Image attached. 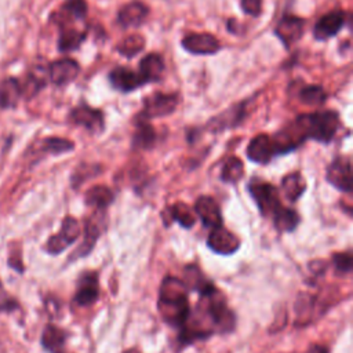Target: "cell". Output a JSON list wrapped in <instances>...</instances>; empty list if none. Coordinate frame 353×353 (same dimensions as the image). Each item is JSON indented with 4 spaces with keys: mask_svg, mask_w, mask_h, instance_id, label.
I'll return each instance as SVG.
<instances>
[{
    "mask_svg": "<svg viewBox=\"0 0 353 353\" xmlns=\"http://www.w3.org/2000/svg\"><path fill=\"white\" fill-rule=\"evenodd\" d=\"M273 224L280 232H292L299 224V215L288 207H284L275 218Z\"/></svg>",
    "mask_w": 353,
    "mask_h": 353,
    "instance_id": "29",
    "label": "cell"
},
{
    "mask_svg": "<svg viewBox=\"0 0 353 353\" xmlns=\"http://www.w3.org/2000/svg\"><path fill=\"white\" fill-rule=\"evenodd\" d=\"M105 229H107L105 210H96L94 214L86 221L83 243L74 251V254L69 258V262L87 257L96 247L98 237L104 233Z\"/></svg>",
    "mask_w": 353,
    "mask_h": 353,
    "instance_id": "3",
    "label": "cell"
},
{
    "mask_svg": "<svg viewBox=\"0 0 353 353\" xmlns=\"http://www.w3.org/2000/svg\"><path fill=\"white\" fill-rule=\"evenodd\" d=\"M299 100L305 105L317 107L325 103L327 94L320 86H306L299 92Z\"/></svg>",
    "mask_w": 353,
    "mask_h": 353,
    "instance_id": "31",
    "label": "cell"
},
{
    "mask_svg": "<svg viewBox=\"0 0 353 353\" xmlns=\"http://www.w3.org/2000/svg\"><path fill=\"white\" fill-rule=\"evenodd\" d=\"M0 288H2V280H0Z\"/></svg>",
    "mask_w": 353,
    "mask_h": 353,
    "instance_id": "40",
    "label": "cell"
},
{
    "mask_svg": "<svg viewBox=\"0 0 353 353\" xmlns=\"http://www.w3.org/2000/svg\"><path fill=\"white\" fill-rule=\"evenodd\" d=\"M9 266L14 270H17L19 273H24V264H23V258H21V253H10L9 255Z\"/></svg>",
    "mask_w": 353,
    "mask_h": 353,
    "instance_id": "36",
    "label": "cell"
},
{
    "mask_svg": "<svg viewBox=\"0 0 353 353\" xmlns=\"http://www.w3.org/2000/svg\"><path fill=\"white\" fill-rule=\"evenodd\" d=\"M184 284L186 286L188 290L196 291L200 295L211 291L213 288H215V284L208 280L203 272L200 270V268H197L196 265H188L184 269Z\"/></svg>",
    "mask_w": 353,
    "mask_h": 353,
    "instance_id": "21",
    "label": "cell"
},
{
    "mask_svg": "<svg viewBox=\"0 0 353 353\" xmlns=\"http://www.w3.org/2000/svg\"><path fill=\"white\" fill-rule=\"evenodd\" d=\"M327 181L341 192H352V167L349 158H336L325 173Z\"/></svg>",
    "mask_w": 353,
    "mask_h": 353,
    "instance_id": "7",
    "label": "cell"
},
{
    "mask_svg": "<svg viewBox=\"0 0 353 353\" xmlns=\"http://www.w3.org/2000/svg\"><path fill=\"white\" fill-rule=\"evenodd\" d=\"M114 192L105 185H96L86 192L85 202L87 206L96 210H107V207L114 202Z\"/></svg>",
    "mask_w": 353,
    "mask_h": 353,
    "instance_id": "23",
    "label": "cell"
},
{
    "mask_svg": "<svg viewBox=\"0 0 353 353\" xmlns=\"http://www.w3.org/2000/svg\"><path fill=\"white\" fill-rule=\"evenodd\" d=\"M281 189H283V193L284 196L287 197L288 202L294 203L297 202L302 193L305 192L306 189V182L303 180V177L298 173V171H294V173H290L287 174L283 180H281Z\"/></svg>",
    "mask_w": 353,
    "mask_h": 353,
    "instance_id": "24",
    "label": "cell"
},
{
    "mask_svg": "<svg viewBox=\"0 0 353 353\" xmlns=\"http://www.w3.org/2000/svg\"><path fill=\"white\" fill-rule=\"evenodd\" d=\"M87 16L86 0H67L63 6V20L76 21L83 20Z\"/></svg>",
    "mask_w": 353,
    "mask_h": 353,
    "instance_id": "30",
    "label": "cell"
},
{
    "mask_svg": "<svg viewBox=\"0 0 353 353\" xmlns=\"http://www.w3.org/2000/svg\"><path fill=\"white\" fill-rule=\"evenodd\" d=\"M19 306V303L13 299V298H8L5 299L2 303H0V310H6V312H13L16 310Z\"/></svg>",
    "mask_w": 353,
    "mask_h": 353,
    "instance_id": "38",
    "label": "cell"
},
{
    "mask_svg": "<svg viewBox=\"0 0 353 353\" xmlns=\"http://www.w3.org/2000/svg\"><path fill=\"white\" fill-rule=\"evenodd\" d=\"M302 353H330L328 346L325 345H320V343H312L305 352Z\"/></svg>",
    "mask_w": 353,
    "mask_h": 353,
    "instance_id": "37",
    "label": "cell"
},
{
    "mask_svg": "<svg viewBox=\"0 0 353 353\" xmlns=\"http://www.w3.org/2000/svg\"><path fill=\"white\" fill-rule=\"evenodd\" d=\"M242 9L246 14L257 17L262 12V0H242Z\"/></svg>",
    "mask_w": 353,
    "mask_h": 353,
    "instance_id": "35",
    "label": "cell"
},
{
    "mask_svg": "<svg viewBox=\"0 0 353 353\" xmlns=\"http://www.w3.org/2000/svg\"><path fill=\"white\" fill-rule=\"evenodd\" d=\"M125 353H140V350H137V349H129V350H126Z\"/></svg>",
    "mask_w": 353,
    "mask_h": 353,
    "instance_id": "39",
    "label": "cell"
},
{
    "mask_svg": "<svg viewBox=\"0 0 353 353\" xmlns=\"http://www.w3.org/2000/svg\"><path fill=\"white\" fill-rule=\"evenodd\" d=\"M243 175H244V166L239 158L232 156L224 163L222 171H221V180L224 182L236 184L243 178Z\"/></svg>",
    "mask_w": 353,
    "mask_h": 353,
    "instance_id": "28",
    "label": "cell"
},
{
    "mask_svg": "<svg viewBox=\"0 0 353 353\" xmlns=\"http://www.w3.org/2000/svg\"><path fill=\"white\" fill-rule=\"evenodd\" d=\"M81 225L76 218L65 217L61 229L57 235H53L46 243V251L52 255H58L72 246L81 236Z\"/></svg>",
    "mask_w": 353,
    "mask_h": 353,
    "instance_id": "5",
    "label": "cell"
},
{
    "mask_svg": "<svg viewBox=\"0 0 353 353\" xmlns=\"http://www.w3.org/2000/svg\"><path fill=\"white\" fill-rule=\"evenodd\" d=\"M332 264L338 273L349 275L352 272V265H353L352 254L350 253H336L332 257Z\"/></svg>",
    "mask_w": 353,
    "mask_h": 353,
    "instance_id": "34",
    "label": "cell"
},
{
    "mask_svg": "<svg viewBox=\"0 0 353 353\" xmlns=\"http://www.w3.org/2000/svg\"><path fill=\"white\" fill-rule=\"evenodd\" d=\"M346 14L345 12L336 10L323 16L313 28V35L317 41H327L334 38L345 25Z\"/></svg>",
    "mask_w": 353,
    "mask_h": 353,
    "instance_id": "14",
    "label": "cell"
},
{
    "mask_svg": "<svg viewBox=\"0 0 353 353\" xmlns=\"http://www.w3.org/2000/svg\"><path fill=\"white\" fill-rule=\"evenodd\" d=\"M195 213L206 228L222 226V214L218 203L210 196H200L195 203Z\"/></svg>",
    "mask_w": 353,
    "mask_h": 353,
    "instance_id": "12",
    "label": "cell"
},
{
    "mask_svg": "<svg viewBox=\"0 0 353 353\" xmlns=\"http://www.w3.org/2000/svg\"><path fill=\"white\" fill-rule=\"evenodd\" d=\"M248 191L264 217H270L273 220L284 208L277 189L273 185L259 180H251Z\"/></svg>",
    "mask_w": 353,
    "mask_h": 353,
    "instance_id": "2",
    "label": "cell"
},
{
    "mask_svg": "<svg viewBox=\"0 0 353 353\" xmlns=\"http://www.w3.org/2000/svg\"><path fill=\"white\" fill-rule=\"evenodd\" d=\"M178 107V96L177 94H164V93H153L144 100L142 112L137 115L140 120H149L153 118H163L171 115Z\"/></svg>",
    "mask_w": 353,
    "mask_h": 353,
    "instance_id": "4",
    "label": "cell"
},
{
    "mask_svg": "<svg viewBox=\"0 0 353 353\" xmlns=\"http://www.w3.org/2000/svg\"><path fill=\"white\" fill-rule=\"evenodd\" d=\"M207 246L215 254L231 255V254H235L240 248V240L235 233L229 232L222 225L220 228L211 229V232L207 237Z\"/></svg>",
    "mask_w": 353,
    "mask_h": 353,
    "instance_id": "9",
    "label": "cell"
},
{
    "mask_svg": "<svg viewBox=\"0 0 353 353\" xmlns=\"http://www.w3.org/2000/svg\"><path fill=\"white\" fill-rule=\"evenodd\" d=\"M74 142L65 138H58V137H50L46 138L43 142V151L49 152L52 155H61L65 152L74 151Z\"/></svg>",
    "mask_w": 353,
    "mask_h": 353,
    "instance_id": "33",
    "label": "cell"
},
{
    "mask_svg": "<svg viewBox=\"0 0 353 353\" xmlns=\"http://www.w3.org/2000/svg\"><path fill=\"white\" fill-rule=\"evenodd\" d=\"M109 82L112 87L120 93H130L147 85L138 72L126 67H116L112 69L109 74Z\"/></svg>",
    "mask_w": 353,
    "mask_h": 353,
    "instance_id": "11",
    "label": "cell"
},
{
    "mask_svg": "<svg viewBox=\"0 0 353 353\" xmlns=\"http://www.w3.org/2000/svg\"><path fill=\"white\" fill-rule=\"evenodd\" d=\"M164 69H166V65H164L163 57L160 54L151 53L141 60L138 74L142 76L145 83H151V82L160 81L163 78Z\"/></svg>",
    "mask_w": 353,
    "mask_h": 353,
    "instance_id": "20",
    "label": "cell"
},
{
    "mask_svg": "<svg viewBox=\"0 0 353 353\" xmlns=\"http://www.w3.org/2000/svg\"><path fill=\"white\" fill-rule=\"evenodd\" d=\"M100 298V280L97 272H85L78 280V287L74 295V303L79 308H87L96 303Z\"/></svg>",
    "mask_w": 353,
    "mask_h": 353,
    "instance_id": "6",
    "label": "cell"
},
{
    "mask_svg": "<svg viewBox=\"0 0 353 353\" xmlns=\"http://www.w3.org/2000/svg\"><path fill=\"white\" fill-rule=\"evenodd\" d=\"M276 36L286 47L298 42L303 34V20L294 16H286L276 27Z\"/></svg>",
    "mask_w": 353,
    "mask_h": 353,
    "instance_id": "17",
    "label": "cell"
},
{
    "mask_svg": "<svg viewBox=\"0 0 353 353\" xmlns=\"http://www.w3.org/2000/svg\"><path fill=\"white\" fill-rule=\"evenodd\" d=\"M81 72V67L75 60L64 58L54 61L49 68L50 81L57 86H65L74 82Z\"/></svg>",
    "mask_w": 353,
    "mask_h": 353,
    "instance_id": "16",
    "label": "cell"
},
{
    "mask_svg": "<svg viewBox=\"0 0 353 353\" xmlns=\"http://www.w3.org/2000/svg\"><path fill=\"white\" fill-rule=\"evenodd\" d=\"M21 96H23V89H21V83L17 79L9 78L0 83V108L17 107Z\"/></svg>",
    "mask_w": 353,
    "mask_h": 353,
    "instance_id": "22",
    "label": "cell"
},
{
    "mask_svg": "<svg viewBox=\"0 0 353 353\" xmlns=\"http://www.w3.org/2000/svg\"><path fill=\"white\" fill-rule=\"evenodd\" d=\"M247 156L254 163H259V164L269 163L272 158L276 156L272 137L266 134H258L257 137H254L247 147Z\"/></svg>",
    "mask_w": 353,
    "mask_h": 353,
    "instance_id": "15",
    "label": "cell"
},
{
    "mask_svg": "<svg viewBox=\"0 0 353 353\" xmlns=\"http://www.w3.org/2000/svg\"><path fill=\"white\" fill-rule=\"evenodd\" d=\"M156 133L152 125L147 120L137 119V129L133 136V148L136 149H151L155 144Z\"/></svg>",
    "mask_w": 353,
    "mask_h": 353,
    "instance_id": "25",
    "label": "cell"
},
{
    "mask_svg": "<svg viewBox=\"0 0 353 353\" xmlns=\"http://www.w3.org/2000/svg\"><path fill=\"white\" fill-rule=\"evenodd\" d=\"M67 338V331L54 324H47L42 331L41 343L49 353H64Z\"/></svg>",
    "mask_w": 353,
    "mask_h": 353,
    "instance_id": "19",
    "label": "cell"
},
{
    "mask_svg": "<svg viewBox=\"0 0 353 353\" xmlns=\"http://www.w3.org/2000/svg\"><path fill=\"white\" fill-rule=\"evenodd\" d=\"M144 47H145V39L140 35H131L118 46V52L127 58H133L134 56L141 53Z\"/></svg>",
    "mask_w": 353,
    "mask_h": 353,
    "instance_id": "32",
    "label": "cell"
},
{
    "mask_svg": "<svg viewBox=\"0 0 353 353\" xmlns=\"http://www.w3.org/2000/svg\"><path fill=\"white\" fill-rule=\"evenodd\" d=\"M149 9L141 2H131L120 9L118 14V23L123 28H137L148 17Z\"/></svg>",
    "mask_w": 353,
    "mask_h": 353,
    "instance_id": "18",
    "label": "cell"
},
{
    "mask_svg": "<svg viewBox=\"0 0 353 353\" xmlns=\"http://www.w3.org/2000/svg\"><path fill=\"white\" fill-rule=\"evenodd\" d=\"M158 309L164 323L181 328L189 317L188 288L181 279L166 276L160 284Z\"/></svg>",
    "mask_w": 353,
    "mask_h": 353,
    "instance_id": "1",
    "label": "cell"
},
{
    "mask_svg": "<svg viewBox=\"0 0 353 353\" xmlns=\"http://www.w3.org/2000/svg\"><path fill=\"white\" fill-rule=\"evenodd\" d=\"M246 108H247L246 103H240L228 108L226 111L217 115L207 123V130L213 133H221V131L237 127L246 116Z\"/></svg>",
    "mask_w": 353,
    "mask_h": 353,
    "instance_id": "10",
    "label": "cell"
},
{
    "mask_svg": "<svg viewBox=\"0 0 353 353\" xmlns=\"http://www.w3.org/2000/svg\"><path fill=\"white\" fill-rule=\"evenodd\" d=\"M181 45L186 52L199 56L215 54L221 47L217 38L210 34H189L182 39Z\"/></svg>",
    "mask_w": 353,
    "mask_h": 353,
    "instance_id": "13",
    "label": "cell"
},
{
    "mask_svg": "<svg viewBox=\"0 0 353 353\" xmlns=\"http://www.w3.org/2000/svg\"><path fill=\"white\" fill-rule=\"evenodd\" d=\"M86 39V34L75 28H63L58 41V49L63 53L74 52L82 46Z\"/></svg>",
    "mask_w": 353,
    "mask_h": 353,
    "instance_id": "27",
    "label": "cell"
},
{
    "mask_svg": "<svg viewBox=\"0 0 353 353\" xmlns=\"http://www.w3.org/2000/svg\"><path fill=\"white\" fill-rule=\"evenodd\" d=\"M69 120L76 126H83L93 134H100L104 131L105 127V118L104 114L98 109H93L89 105L76 107L71 115Z\"/></svg>",
    "mask_w": 353,
    "mask_h": 353,
    "instance_id": "8",
    "label": "cell"
},
{
    "mask_svg": "<svg viewBox=\"0 0 353 353\" xmlns=\"http://www.w3.org/2000/svg\"><path fill=\"white\" fill-rule=\"evenodd\" d=\"M166 213H167V217H169L170 221L178 222L185 229H191L196 224L195 213L192 211L191 207H188L182 202H178V203L173 204L171 207H169L166 210Z\"/></svg>",
    "mask_w": 353,
    "mask_h": 353,
    "instance_id": "26",
    "label": "cell"
}]
</instances>
